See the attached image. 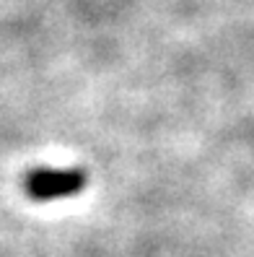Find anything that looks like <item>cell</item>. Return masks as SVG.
I'll list each match as a JSON object with an SVG mask.
<instances>
[{
	"mask_svg": "<svg viewBox=\"0 0 254 257\" xmlns=\"http://www.w3.org/2000/svg\"><path fill=\"white\" fill-rule=\"evenodd\" d=\"M83 187H86V172L78 166H70V169L39 166V169L26 172L24 177V195L32 198L34 203L70 198V195H78Z\"/></svg>",
	"mask_w": 254,
	"mask_h": 257,
	"instance_id": "cell-1",
	"label": "cell"
}]
</instances>
